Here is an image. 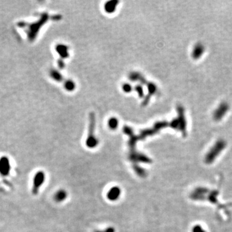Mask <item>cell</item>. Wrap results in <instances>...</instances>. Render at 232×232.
<instances>
[{"instance_id": "obj_19", "label": "cell", "mask_w": 232, "mask_h": 232, "mask_svg": "<svg viewBox=\"0 0 232 232\" xmlns=\"http://www.w3.org/2000/svg\"><path fill=\"white\" fill-rule=\"evenodd\" d=\"M58 64H59V68H61V69H63V68H64L65 64H64V63H63V61L59 60V61Z\"/></svg>"}, {"instance_id": "obj_9", "label": "cell", "mask_w": 232, "mask_h": 232, "mask_svg": "<svg viewBox=\"0 0 232 232\" xmlns=\"http://www.w3.org/2000/svg\"><path fill=\"white\" fill-rule=\"evenodd\" d=\"M69 48L63 45H59L56 47V51L62 58H66L69 57Z\"/></svg>"}, {"instance_id": "obj_6", "label": "cell", "mask_w": 232, "mask_h": 232, "mask_svg": "<svg viewBox=\"0 0 232 232\" xmlns=\"http://www.w3.org/2000/svg\"><path fill=\"white\" fill-rule=\"evenodd\" d=\"M178 120L180 124V131H181L183 133H185V131L186 130V121L185 117V111L184 108L182 106H179L178 107Z\"/></svg>"}, {"instance_id": "obj_15", "label": "cell", "mask_w": 232, "mask_h": 232, "mask_svg": "<svg viewBox=\"0 0 232 232\" xmlns=\"http://www.w3.org/2000/svg\"><path fill=\"white\" fill-rule=\"evenodd\" d=\"M51 76L58 81H62L63 80V76L61 75L58 71L54 70L51 72Z\"/></svg>"}, {"instance_id": "obj_16", "label": "cell", "mask_w": 232, "mask_h": 232, "mask_svg": "<svg viewBox=\"0 0 232 232\" xmlns=\"http://www.w3.org/2000/svg\"><path fill=\"white\" fill-rule=\"evenodd\" d=\"M135 90L138 93V95L140 97H143L144 96V90L141 85H137V86H136Z\"/></svg>"}, {"instance_id": "obj_14", "label": "cell", "mask_w": 232, "mask_h": 232, "mask_svg": "<svg viewBox=\"0 0 232 232\" xmlns=\"http://www.w3.org/2000/svg\"><path fill=\"white\" fill-rule=\"evenodd\" d=\"M108 126L112 129H115L118 126V120L115 118H112L108 121Z\"/></svg>"}, {"instance_id": "obj_13", "label": "cell", "mask_w": 232, "mask_h": 232, "mask_svg": "<svg viewBox=\"0 0 232 232\" xmlns=\"http://www.w3.org/2000/svg\"><path fill=\"white\" fill-rule=\"evenodd\" d=\"M65 88L68 91L74 90L76 88V84L74 81L71 80H67L65 83Z\"/></svg>"}, {"instance_id": "obj_18", "label": "cell", "mask_w": 232, "mask_h": 232, "mask_svg": "<svg viewBox=\"0 0 232 232\" xmlns=\"http://www.w3.org/2000/svg\"><path fill=\"white\" fill-rule=\"evenodd\" d=\"M192 232H206L200 225H195L192 229Z\"/></svg>"}, {"instance_id": "obj_5", "label": "cell", "mask_w": 232, "mask_h": 232, "mask_svg": "<svg viewBox=\"0 0 232 232\" xmlns=\"http://www.w3.org/2000/svg\"><path fill=\"white\" fill-rule=\"evenodd\" d=\"M10 163L8 157H2L0 159V174L3 176L8 175L10 173Z\"/></svg>"}, {"instance_id": "obj_12", "label": "cell", "mask_w": 232, "mask_h": 232, "mask_svg": "<svg viewBox=\"0 0 232 232\" xmlns=\"http://www.w3.org/2000/svg\"><path fill=\"white\" fill-rule=\"evenodd\" d=\"M147 87H148V95L151 97L152 95H153L155 93L157 90V87L156 85L153 83H147Z\"/></svg>"}, {"instance_id": "obj_4", "label": "cell", "mask_w": 232, "mask_h": 232, "mask_svg": "<svg viewBox=\"0 0 232 232\" xmlns=\"http://www.w3.org/2000/svg\"><path fill=\"white\" fill-rule=\"evenodd\" d=\"M229 105L226 103H221L217 108L215 110L214 114H213V118L215 121L221 120L224 116L226 115L229 110Z\"/></svg>"}, {"instance_id": "obj_20", "label": "cell", "mask_w": 232, "mask_h": 232, "mask_svg": "<svg viewBox=\"0 0 232 232\" xmlns=\"http://www.w3.org/2000/svg\"><path fill=\"white\" fill-rule=\"evenodd\" d=\"M107 232H114V230L113 228H110L107 229Z\"/></svg>"}, {"instance_id": "obj_2", "label": "cell", "mask_w": 232, "mask_h": 232, "mask_svg": "<svg viewBox=\"0 0 232 232\" xmlns=\"http://www.w3.org/2000/svg\"><path fill=\"white\" fill-rule=\"evenodd\" d=\"M89 119V131L88 136L86 141V144L89 148H94L97 145V143H98V141H97V140L94 136V130L95 126V117L94 113H90Z\"/></svg>"}, {"instance_id": "obj_8", "label": "cell", "mask_w": 232, "mask_h": 232, "mask_svg": "<svg viewBox=\"0 0 232 232\" xmlns=\"http://www.w3.org/2000/svg\"><path fill=\"white\" fill-rule=\"evenodd\" d=\"M121 190L118 187H114L109 190L107 194V197L111 200H115L119 197Z\"/></svg>"}, {"instance_id": "obj_1", "label": "cell", "mask_w": 232, "mask_h": 232, "mask_svg": "<svg viewBox=\"0 0 232 232\" xmlns=\"http://www.w3.org/2000/svg\"><path fill=\"white\" fill-rule=\"evenodd\" d=\"M226 147V143L223 140H219L208 152L205 156V162L207 164H211L215 161V159L221 153Z\"/></svg>"}, {"instance_id": "obj_7", "label": "cell", "mask_w": 232, "mask_h": 232, "mask_svg": "<svg viewBox=\"0 0 232 232\" xmlns=\"http://www.w3.org/2000/svg\"><path fill=\"white\" fill-rule=\"evenodd\" d=\"M205 51L204 46L202 43H197L193 48L192 56L194 59H198L203 56Z\"/></svg>"}, {"instance_id": "obj_11", "label": "cell", "mask_w": 232, "mask_h": 232, "mask_svg": "<svg viewBox=\"0 0 232 232\" xmlns=\"http://www.w3.org/2000/svg\"><path fill=\"white\" fill-rule=\"evenodd\" d=\"M66 197V193L65 190H59L55 194L54 199L57 202H62Z\"/></svg>"}, {"instance_id": "obj_3", "label": "cell", "mask_w": 232, "mask_h": 232, "mask_svg": "<svg viewBox=\"0 0 232 232\" xmlns=\"http://www.w3.org/2000/svg\"><path fill=\"white\" fill-rule=\"evenodd\" d=\"M45 179V175L43 172L39 171L37 172L35 175L33 179V187H32V193L34 195L38 194L39 189L41 186L43 184Z\"/></svg>"}, {"instance_id": "obj_17", "label": "cell", "mask_w": 232, "mask_h": 232, "mask_svg": "<svg viewBox=\"0 0 232 232\" xmlns=\"http://www.w3.org/2000/svg\"><path fill=\"white\" fill-rule=\"evenodd\" d=\"M122 88H123V90L125 92H126V93L130 92H131L132 90V87L131 85L128 83L124 84L123 85V87H122Z\"/></svg>"}, {"instance_id": "obj_10", "label": "cell", "mask_w": 232, "mask_h": 232, "mask_svg": "<svg viewBox=\"0 0 232 232\" xmlns=\"http://www.w3.org/2000/svg\"><path fill=\"white\" fill-rule=\"evenodd\" d=\"M119 3L118 1H111L108 2L105 5V11L108 13H112L115 11L116 7Z\"/></svg>"}]
</instances>
